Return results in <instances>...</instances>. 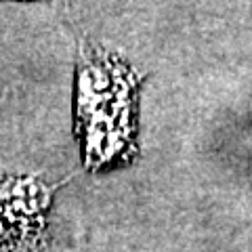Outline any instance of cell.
<instances>
[{"label":"cell","instance_id":"1","mask_svg":"<svg viewBox=\"0 0 252 252\" xmlns=\"http://www.w3.org/2000/svg\"><path fill=\"white\" fill-rule=\"evenodd\" d=\"M141 82L143 74L126 59L86 40L78 44L74 120L89 170L118 168L137 158Z\"/></svg>","mask_w":252,"mask_h":252},{"label":"cell","instance_id":"2","mask_svg":"<svg viewBox=\"0 0 252 252\" xmlns=\"http://www.w3.org/2000/svg\"><path fill=\"white\" fill-rule=\"evenodd\" d=\"M57 185L36 175L0 177V252H42Z\"/></svg>","mask_w":252,"mask_h":252}]
</instances>
